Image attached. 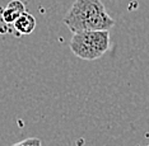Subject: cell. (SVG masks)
Wrapping results in <instances>:
<instances>
[{
	"label": "cell",
	"instance_id": "6da1fadb",
	"mask_svg": "<svg viewBox=\"0 0 149 146\" xmlns=\"http://www.w3.org/2000/svg\"><path fill=\"white\" fill-rule=\"evenodd\" d=\"M64 24L73 33L84 30H110L115 26L101 0H75L64 17Z\"/></svg>",
	"mask_w": 149,
	"mask_h": 146
},
{
	"label": "cell",
	"instance_id": "7a4b0ae2",
	"mask_svg": "<svg viewBox=\"0 0 149 146\" xmlns=\"http://www.w3.org/2000/svg\"><path fill=\"white\" fill-rule=\"evenodd\" d=\"M110 48V30H84L73 35L70 50L77 57L93 61L102 57Z\"/></svg>",
	"mask_w": 149,
	"mask_h": 146
},
{
	"label": "cell",
	"instance_id": "3957f363",
	"mask_svg": "<svg viewBox=\"0 0 149 146\" xmlns=\"http://www.w3.org/2000/svg\"><path fill=\"white\" fill-rule=\"evenodd\" d=\"M37 26V20L31 13H22L18 18L15 19V22L13 23V27L17 30V33L21 36H26V35H31L35 30Z\"/></svg>",
	"mask_w": 149,
	"mask_h": 146
},
{
	"label": "cell",
	"instance_id": "277c9868",
	"mask_svg": "<svg viewBox=\"0 0 149 146\" xmlns=\"http://www.w3.org/2000/svg\"><path fill=\"white\" fill-rule=\"evenodd\" d=\"M26 12V5L21 0H12L6 8L3 9L1 12V20L6 24H13L15 19L18 18L22 13Z\"/></svg>",
	"mask_w": 149,
	"mask_h": 146
},
{
	"label": "cell",
	"instance_id": "5b68a950",
	"mask_svg": "<svg viewBox=\"0 0 149 146\" xmlns=\"http://www.w3.org/2000/svg\"><path fill=\"white\" fill-rule=\"evenodd\" d=\"M13 146H41V141L38 138H27L21 142H17Z\"/></svg>",
	"mask_w": 149,
	"mask_h": 146
}]
</instances>
